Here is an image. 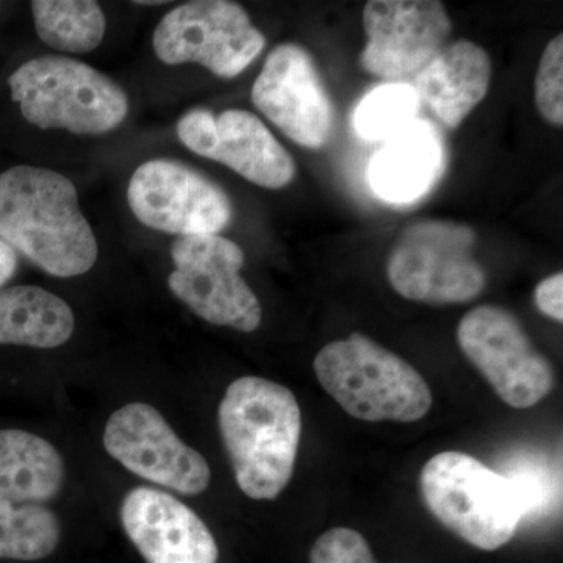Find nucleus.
<instances>
[{"mask_svg": "<svg viewBox=\"0 0 563 563\" xmlns=\"http://www.w3.org/2000/svg\"><path fill=\"white\" fill-rule=\"evenodd\" d=\"M177 135L195 154L222 163L258 187L280 190L295 179L291 155L251 111L225 110L214 117L195 109L181 117Z\"/></svg>", "mask_w": 563, "mask_h": 563, "instance_id": "nucleus-13", "label": "nucleus"}, {"mask_svg": "<svg viewBox=\"0 0 563 563\" xmlns=\"http://www.w3.org/2000/svg\"><path fill=\"white\" fill-rule=\"evenodd\" d=\"M459 346L493 390L514 409H529L554 388V368L533 347L520 321L499 306H479L462 318Z\"/></svg>", "mask_w": 563, "mask_h": 563, "instance_id": "nucleus-9", "label": "nucleus"}, {"mask_svg": "<svg viewBox=\"0 0 563 563\" xmlns=\"http://www.w3.org/2000/svg\"><path fill=\"white\" fill-rule=\"evenodd\" d=\"M313 368L321 387L357 420L413 422L431 410L424 377L363 333L325 344Z\"/></svg>", "mask_w": 563, "mask_h": 563, "instance_id": "nucleus-3", "label": "nucleus"}, {"mask_svg": "<svg viewBox=\"0 0 563 563\" xmlns=\"http://www.w3.org/2000/svg\"><path fill=\"white\" fill-rule=\"evenodd\" d=\"M139 5H165V0H136Z\"/></svg>", "mask_w": 563, "mask_h": 563, "instance_id": "nucleus-28", "label": "nucleus"}, {"mask_svg": "<svg viewBox=\"0 0 563 563\" xmlns=\"http://www.w3.org/2000/svg\"><path fill=\"white\" fill-rule=\"evenodd\" d=\"M65 462L57 448L32 432L0 431V501L27 506L57 498Z\"/></svg>", "mask_w": 563, "mask_h": 563, "instance_id": "nucleus-17", "label": "nucleus"}, {"mask_svg": "<svg viewBox=\"0 0 563 563\" xmlns=\"http://www.w3.org/2000/svg\"><path fill=\"white\" fill-rule=\"evenodd\" d=\"M501 474L510 481L523 507L525 520H540L561 509V472L547 455L515 451L503 463Z\"/></svg>", "mask_w": 563, "mask_h": 563, "instance_id": "nucleus-22", "label": "nucleus"}, {"mask_svg": "<svg viewBox=\"0 0 563 563\" xmlns=\"http://www.w3.org/2000/svg\"><path fill=\"white\" fill-rule=\"evenodd\" d=\"M18 268L16 251L0 239V290L14 276Z\"/></svg>", "mask_w": 563, "mask_h": 563, "instance_id": "nucleus-27", "label": "nucleus"}, {"mask_svg": "<svg viewBox=\"0 0 563 563\" xmlns=\"http://www.w3.org/2000/svg\"><path fill=\"white\" fill-rule=\"evenodd\" d=\"M60 537V521L47 507L0 501V559L41 561L57 550Z\"/></svg>", "mask_w": 563, "mask_h": 563, "instance_id": "nucleus-21", "label": "nucleus"}, {"mask_svg": "<svg viewBox=\"0 0 563 563\" xmlns=\"http://www.w3.org/2000/svg\"><path fill=\"white\" fill-rule=\"evenodd\" d=\"M76 325L68 303L35 285L0 290V344L52 350L70 339Z\"/></svg>", "mask_w": 563, "mask_h": 563, "instance_id": "nucleus-19", "label": "nucleus"}, {"mask_svg": "<svg viewBox=\"0 0 563 563\" xmlns=\"http://www.w3.org/2000/svg\"><path fill=\"white\" fill-rule=\"evenodd\" d=\"M310 563H376L365 537L347 528L322 533L310 551Z\"/></svg>", "mask_w": 563, "mask_h": 563, "instance_id": "nucleus-25", "label": "nucleus"}, {"mask_svg": "<svg viewBox=\"0 0 563 563\" xmlns=\"http://www.w3.org/2000/svg\"><path fill=\"white\" fill-rule=\"evenodd\" d=\"M420 487L433 517L479 550H499L523 521L510 481L470 454L433 455L422 466Z\"/></svg>", "mask_w": 563, "mask_h": 563, "instance_id": "nucleus-5", "label": "nucleus"}, {"mask_svg": "<svg viewBox=\"0 0 563 563\" xmlns=\"http://www.w3.org/2000/svg\"><path fill=\"white\" fill-rule=\"evenodd\" d=\"M152 43L166 65L198 63L221 79H233L262 54L266 38L239 3L195 0L169 11Z\"/></svg>", "mask_w": 563, "mask_h": 563, "instance_id": "nucleus-7", "label": "nucleus"}, {"mask_svg": "<svg viewBox=\"0 0 563 563\" xmlns=\"http://www.w3.org/2000/svg\"><path fill=\"white\" fill-rule=\"evenodd\" d=\"M120 517L146 563H218L213 533L195 510L169 493L133 488L122 499Z\"/></svg>", "mask_w": 563, "mask_h": 563, "instance_id": "nucleus-15", "label": "nucleus"}, {"mask_svg": "<svg viewBox=\"0 0 563 563\" xmlns=\"http://www.w3.org/2000/svg\"><path fill=\"white\" fill-rule=\"evenodd\" d=\"M533 301L540 312L553 320L563 321V273H555L537 285Z\"/></svg>", "mask_w": 563, "mask_h": 563, "instance_id": "nucleus-26", "label": "nucleus"}, {"mask_svg": "<svg viewBox=\"0 0 563 563\" xmlns=\"http://www.w3.org/2000/svg\"><path fill=\"white\" fill-rule=\"evenodd\" d=\"M420 99L413 87L388 84L363 99L355 113V128L366 140H390L413 124Z\"/></svg>", "mask_w": 563, "mask_h": 563, "instance_id": "nucleus-23", "label": "nucleus"}, {"mask_svg": "<svg viewBox=\"0 0 563 563\" xmlns=\"http://www.w3.org/2000/svg\"><path fill=\"white\" fill-rule=\"evenodd\" d=\"M218 422L244 495L276 499L290 484L302 431L301 409L290 388L255 376L233 380Z\"/></svg>", "mask_w": 563, "mask_h": 563, "instance_id": "nucleus-2", "label": "nucleus"}, {"mask_svg": "<svg viewBox=\"0 0 563 563\" xmlns=\"http://www.w3.org/2000/svg\"><path fill=\"white\" fill-rule=\"evenodd\" d=\"M252 102L299 146L320 150L331 136V99L312 57L299 44H279L269 52L252 87Z\"/></svg>", "mask_w": 563, "mask_h": 563, "instance_id": "nucleus-14", "label": "nucleus"}, {"mask_svg": "<svg viewBox=\"0 0 563 563\" xmlns=\"http://www.w3.org/2000/svg\"><path fill=\"white\" fill-rule=\"evenodd\" d=\"M476 235L453 221H420L407 228L388 258V280L415 302L463 303L484 291L487 276L474 258Z\"/></svg>", "mask_w": 563, "mask_h": 563, "instance_id": "nucleus-6", "label": "nucleus"}, {"mask_svg": "<svg viewBox=\"0 0 563 563\" xmlns=\"http://www.w3.org/2000/svg\"><path fill=\"white\" fill-rule=\"evenodd\" d=\"M129 206L147 228L172 235H218L232 220L222 188L184 163L150 161L133 173Z\"/></svg>", "mask_w": 563, "mask_h": 563, "instance_id": "nucleus-10", "label": "nucleus"}, {"mask_svg": "<svg viewBox=\"0 0 563 563\" xmlns=\"http://www.w3.org/2000/svg\"><path fill=\"white\" fill-rule=\"evenodd\" d=\"M103 446L124 468L152 484L190 496L209 487L210 466L203 455L181 442L147 404H128L111 415Z\"/></svg>", "mask_w": 563, "mask_h": 563, "instance_id": "nucleus-11", "label": "nucleus"}, {"mask_svg": "<svg viewBox=\"0 0 563 563\" xmlns=\"http://www.w3.org/2000/svg\"><path fill=\"white\" fill-rule=\"evenodd\" d=\"M36 33L54 49L87 54L102 43L106 14L92 0H33Z\"/></svg>", "mask_w": 563, "mask_h": 563, "instance_id": "nucleus-20", "label": "nucleus"}, {"mask_svg": "<svg viewBox=\"0 0 563 563\" xmlns=\"http://www.w3.org/2000/svg\"><path fill=\"white\" fill-rule=\"evenodd\" d=\"M0 239L55 277L90 272L99 247L73 181L36 166L0 174Z\"/></svg>", "mask_w": 563, "mask_h": 563, "instance_id": "nucleus-1", "label": "nucleus"}, {"mask_svg": "<svg viewBox=\"0 0 563 563\" xmlns=\"http://www.w3.org/2000/svg\"><path fill=\"white\" fill-rule=\"evenodd\" d=\"M168 285L191 312L214 325L257 331L262 306L242 277L244 252L221 235L181 236L173 244Z\"/></svg>", "mask_w": 563, "mask_h": 563, "instance_id": "nucleus-8", "label": "nucleus"}, {"mask_svg": "<svg viewBox=\"0 0 563 563\" xmlns=\"http://www.w3.org/2000/svg\"><path fill=\"white\" fill-rule=\"evenodd\" d=\"M492 73V58L484 47L455 41L418 74L413 90L448 129H457L484 101Z\"/></svg>", "mask_w": 563, "mask_h": 563, "instance_id": "nucleus-16", "label": "nucleus"}, {"mask_svg": "<svg viewBox=\"0 0 563 563\" xmlns=\"http://www.w3.org/2000/svg\"><path fill=\"white\" fill-rule=\"evenodd\" d=\"M363 27L362 68L379 79L402 80L437 57L453 22L437 0H373L363 10Z\"/></svg>", "mask_w": 563, "mask_h": 563, "instance_id": "nucleus-12", "label": "nucleus"}, {"mask_svg": "<svg viewBox=\"0 0 563 563\" xmlns=\"http://www.w3.org/2000/svg\"><path fill=\"white\" fill-rule=\"evenodd\" d=\"M536 103L544 121L563 125V35L544 47L536 76Z\"/></svg>", "mask_w": 563, "mask_h": 563, "instance_id": "nucleus-24", "label": "nucleus"}, {"mask_svg": "<svg viewBox=\"0 0 563 563\" xmlns=\"http://www.w3.org/2000/svg\"><path fill=\"white\" fill-rule=\"evenodd\" d=\"M442 165L439 143L426 125H409L374 157L368 179L377 196L409 202L431 188Z\"/></svg>", "mask_w": 563, "mask_h": 563, "instance_id": "nucleus-18", "label": "nucleus"}, {"mask_svg": "<svg viewBox=\"0 0 563 563\" xmlns=\"http://www.w3.org/2000/svg\"><path fill=\"white\" fill-rule=\"evenodd\" d=\"M9 84L22 117L44 131L102 135L129 113V99L120 85L74 58H32L11 74Z\"/></svg>", "mask_w": 563, "mask_h": 563, "instance_id": "nucleus-4", "label": "nucleus"}]
</instances>
